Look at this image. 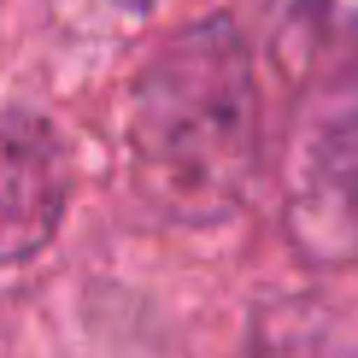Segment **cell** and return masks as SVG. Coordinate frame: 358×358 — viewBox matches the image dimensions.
I'll return each mask as SVG.
<instances>
[{
    "label": "cell",
    "mask_w": 358,
    "mask_h": 358,
    "mask_svg": "<svg viewBox=\"0 0 358 358\" xmlns=\"http://www.w3.org/2000/svg\"><path fill=\"white\" fill-rule=\"evenodd\" d=\"M294 235L317 259L358 264V48L306 112L294 159Z\"/></svg>",
    "instance_id": "7a4b0ae2"
},
{
    "label": "cell",
    "mask_w": 358,
    "mask_h": 358,
    "mask_svg": "<svg viewBox=\"0 0 358 358\" xmlns=\"http://www.w3.org/2000/svg\"><path fill=\"white\" fill-rule=\"evenodd\" d=\"M124 6H153V0H124Z\"/></svg>",
    "instance_id": "277c9868"
},
{
    "label": "cell",
    "mask_w": 358,
    "mask_h": 358,
    "mask_svg": "<svg viewBox=\"0 0 358 358\" xmlns=\"http://www.w3.org/2000/svg\"><path fill=\"white\" fill-rule=\"evenodd\" d=\"M136 171L176 223L229 217L259 153V77L235 18H200L159 41L136 83Z\"/></svg>",
    "instance_id": "6da1fadb"
},
{
    "label": "cell",
    "mask_w": 358,
    "mask_h": 358,
    "mask_svg": "<svg viewBox=\"0 0 358 358\" xmlns=\"http://www.w3.org/2000/svg\"><path fill=\"white\" fill-rule=\"evenodd\" d=\"M71 206V159L48 117L0 112V264L53 247Z\"/></svg>",
    "instance_id": "3957f363"
}]
</instances>
